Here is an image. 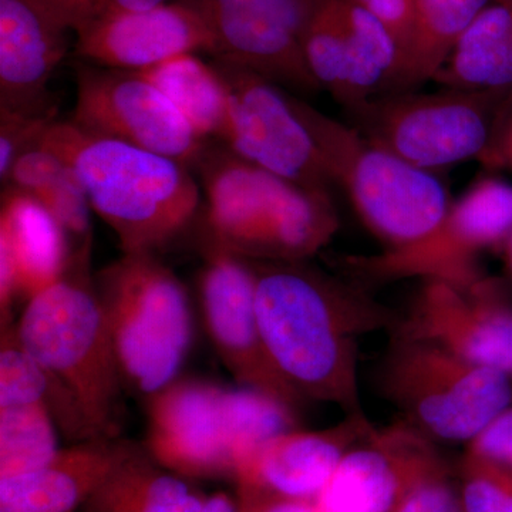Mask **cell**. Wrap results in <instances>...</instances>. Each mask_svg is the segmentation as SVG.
Wrapping results in <instances>:
<instances>
[{"mask_svg":"<svg viewBox=\"0 0 512 512\" xmlns=\"http://www.w3.org/2000/svg\"><path fill=\"white\" fill-rule=\"evenodd\" d=\"M256 313L269 359L303 399L362 412L357 382L359 340L396 325L370 296L302 261L251 264Z\"/></svg>","mask_w":512,"mask_h":512,"instance_id":"obj_1","label":"cell"},{"mask_svg":"<svg viewBox=\"0 0 512 512\" xmlns=\"http://www.w3.org/2000/svg\"><path fill=\"white\" fill-rule=\"evenodd\" d=\"M79 255L55 285L28 301L16 332L42 369L47 402L67 440L120 439L126 383L96 288Z\"/></svg>","mask_w":512,"mask_h":512,"instance_id":"obj_2","label":"cell"},{"mask_svg":"<svg viewBox=\"0 0 512 512\" xmlns=\"http://www.w3.org/2000/svg\"><path fill=\"white\" fill-rule=\"evenodd\" d=\"M37 146L52 151L79 178L92 211L123 254H156L190 225L200 188L187 165L73 123L50 124Z\"/></svg>","mask_w":512,"mask_h":512,"instance_id":"obj_3","label":"cell"},{"mask_svg":"<svg viewBox=\"0 0 512 512\" xmlns=\"http://www.w3.org/2000/svg\"><path fill=\"white\" fill-rule=\"evenodd\" d=\"M289 101L311 133L333 185L346 192L357 217L384 249L419 241L446 217L453 201L436 175L406 163L305 100L289 96Z\"/></svg>","mask_w":512,"mask_h":512,"instance_id":"obj_4","label":"cell"},{"mask_svg":"<svg viewBox=\"0 0 512 512\" xmlns=\"http://www.w3.org/2000/svg\"><path fill=\"white\" fill-rule=\"evenodd\" d=\"M215 244L259 261H305L339 228L328 192L305 190L235 154L207 165Z\"/></svg>","mask_w":512,"mask_h":512,"instance_id":"obj_5","label":"cell"},{"mask_svg":"<svg viewBox=\"0 0 512 512\" xmlns=\"http://www.w3.org/2000/svg\"><path fill=\"white\" fill-rule=\"evenodd\" d=\"M130 392L151 396L180 375L192 343V312L180 279L156 254H123L96 282Z\"/></svg>","mask_w":512,"mask_h":512,"instance_id":"obj_6","label":"cell"},{"mask_svg":"<svg viewBox=\"0 0 512 512\" xmlns=\"http://www.w3.org/2000/svg\"><path fill=\"white\" fill-rule=\"evenodd\" d=\"M512 103L511 89L441 87L382 93L346 107V123L406 163L433 173L483 163Z\"/></svg>","mask_w":512,"mask_h":512,"instance_id":"obj_7","label":"cell"},{"mask_svg":"<svg viewBox=\"0 0 512 512\" xmlns=\"http://www.w3.org/2000/svg\"><path fill=\"white\" fill-rule=\"evenodd\" d=\"M148 399L146 450L187 480L232 478L268 434L264 400L248 387L175 379Z\"/></svg>","mask_w":512,"mask_h":512,"instance_id":"obj_8","label":"cell"},{"mask_svg":"<svg viewBox=\"0 0 512 512\" xmlns=\"http://www.w3.org/2000/svg\"><path fill=\"white\" fill-rule=\"evenodd\" d=\"M382 387L403 421L427 439L466 446L512 406V377L399 336L384 362Z\"/></svg>","mask_w":512,"mask_h":512,"instance_id":"obj_9","label":"cell"},{"mask_svg":"<svg viewBox=\"0 0 512 512\" xmlns=\"http://www.w3.org/2000/svg\"><path fill=\"white\" fill-rule=\"evenodd\" d=\"M512 232V185L484 177L457 201L426 237L375 255H350L342 265L367 282L420 278L471 284L480 279L478 256L503 247Z\"/></svg>","mask_w":512,"mask_h":512,"instance_id":"obj_10","label":"cell"},{"mask_svg":"<svg viewBox=\"0 0 512 512\" xmlns=\"http://www.w3.org/2000/svg\"><path fill=\"white\" fill-rule=\"evenodd\" d=\"M217 69L228 87L225 141L234 153L305 190L330 194L332 178L288 94L244 67L221 62Z\"/></svg>","mask_w":512,"mask_h":512,"instance_id":"obj_11","label":"cell"},{"mask_svg":"<svg viewBox=\"0 0 512 512\" xmlns=\"http://www.w3.org/2000/svg\"><path fill=\"white\" fill-rule=\"evenodd\" d=\"M73 123L188 165L202 157L201 138L153 83L138 72L92 69L77 73Z\"/></svg>","mask_w":512,"mask_h":512,"instance_id":"obj_12","label":"cell"},{"mask_svg":"<svg viewBox=\"0 0 512 512\" xmlns=\"http://www.w3.org/2000/svg\"><path fill=\"white\" fill-rule=\"evenodd\" d=\"M396 336L420 340L512 377V305L497 282L423 281Z\"/></svg>","mask_w":512,"mask_h":512,"instance_id":"obj_13","label":"cell"},{"mask_svg":"<svg viewBox=\"0 0 512 512\" xmlns=\"http://www.w3.org/2000/svg\"><path fill=\"white\" fill-rule=\"evenodd\" d=\"M205 329L238 386L274 396L298 409L303 397L269 359L256 313L255 274L244 256L214 244L200 279Z\"/></svg>","mask_w":512,"mask_h":512,"instance_id":"obj_14","label":"cell"},{"mask_svg":"<svg viewBox=\"0 0 512 512\" xmlns=\"http://www.w3.org/2000/svg\"><path fill=\"white\" fill-rule=\"evenodd\" d=\"M221 62L305 94L322 90L302 49L306 0H197Z\"/></svg>","mask_w":512,"mask_h":512,"instance_id":"obj_15","label":"cell"},{"mask_svg":"<svg viewBox=\"0 0 512 512\" xmlns=\"http://www.w3.org/2000/svg\"><path fill=\"white\" fill-rule=\"evenodd\" d=\"M431 441L403 420L373 427L340 460L315 500L318 512H392L416 481L443 466Z\"/></svg>","mask_w":512,"mask_h":512,"instance_id":"obj_16","label":"cell"},{"mask_svg":"<svg viewBox=\"0 0 512 512\" xmlns=\"http://www.w3.org/2000/svg\"><path fill=\"white\" fill-rule=\"evenodd\" d=\"M210 52L215 39L198 3L167 2L116 13L76 33V53L104 69L144 72L185 53Z\"/></svg>","mask_w":512,"mask_h":512,"instance_id":"obj_17","label":"cell"},{"mask_svg":"<svg viewBox=\"0 0 512 512\" xmlns=\"http://www.w3.org/2000/svg\"><path fill=\"white\" fill-rule=\"evenodd\" d=\"M372 429L360 412L326 430L285 431L241 460L234 481L238 490L316 500L342 457Z\"/></svg>","mask_w":512,"mask_h":512,"instance_id":"obj_18","label":"cell"},{"mask_svg":"<svg viewBox=\"0 0 512 512\" xmlns=\"http://www.w3.org/2000/svg\"><path fill=\"white\" fill-rule=\"evenodd\" d=\"M70 241L56 218L32 195L10 188L0 211V316L59 282L73 262Z\"/></svg>","mask_w":512,"mask_h":512,"instance_id":"obj_19","label":"cell"},{"mask_svg":"<svg viewBox=\"0 0 512 512\" xmlns=\"http://www.w3.org/2000/svg\"><path fill=\"white\" fill-rule=\"evenodd\" d=\"M66 36L29 0H0V113L55 110L47 89L66 56Z\"/></svg>","mask_w":512,"mask_h":512,"instance_id":"obj_20","label":"cell"},{"mask_svg":"<svg viewBox=\"0 0 512 512\" xmlns=\"http://www.w3.org/2000/svg\"><path fill=\"white\" fill-rule=\"evenodd\" d=\"M130 446L120 439L80 441L35 471L0 478V512L79 511Z\"/></svg>","mask_w":512,"mask_h":512,"instance_id":"obj_21","label":"cell"},{"mask_svg":"<svg viewBox=\"0 0 512 512\" xmlns=\"http://www.w3.org/2000/svg\"><path fill=\"white\" fill-rule=\"evenodd\" d=\"M207 497L131 443L77 512H198Z\"/></svg>","mask_w":512,"mask_h":512,"instance_id":"obj_22","label":"cell"},{"mask_svg":"<svg viewBox=\"0 0 512 512\" xmlns=\"http://www.w3.org/2000/svg\"><path fill=\"white\" fill-rule=\"evenodd\" d=\"M433 82L458 89H511L512 6L491 2L458 39Z\"/></svg>","mask_w":512,"mask_h":512,"instance_id":"obj_23","label":"cell"},{"mask_svg":"<svg viewBox=\"0 0 512 512\" xmlns=\"http://www.w3.org/2000/svg\"><path fill=\"white\" fill-rule=\"evenodd\" d=\"M493 0H414L412 43L387 93L412 92L433 82L458 39Z\"/></svg>","mask_w":512,"mask_h":512,"instance_id":"obj_24","label":"cell"},{"mask_svg":"<svg viewBox=\"0 0 512 512\" xmlns=\"http://www.w3.org/2000/svg\"><path fill=\"white\" fill-rule=\"evenodd\" d=\"M138 73L174 104L201 140H225L229 94L218 69L202 62L195 53H185Z\"/></svg>","mask_w":512,"mask_h":512,"instance_id":"obj_25","label":"cell"},{"mask_svg":"<svg viewBox=\"0 0 512 512\" xmlns=\"http://www.w3.org/2000/svg\"><path fill=\"white\" fill-rule=\"evenodd\" d=\"M6 183L36 198L56 218L69 241L76 239L83 251H90L92 207L79 178L62 158L43 147L29 148L13 164Z\"/></svg>","mask_w":512,"mask_h":512,"instance_id":"obj_26","label":"cell"},{"mask_svg":"<svg viewBox=\"0 0 512 512\" xmlns=\"http://www.w3.org/2000/svg\"><path fill=\"white\" fill-rule=\"evenodd\" d=\"M302 49L316 82L345 109L353 100L355 59L339 0H306Z\"/></svg>","mask_w":512,"mask_h":512,"instance_id":"obj_27","label":"cell"},{"mask_svg":"<svg viewBox=\"0 0 512 512\" xmlns=\"http://www.w3.org/2000/svg\"><path fill=\"white\" fill-rule=\"evenodd\" d=\"M57 430L47 397L0 400V478L49 463L60 450Z\"/></svg>","mask_w":512,"mask_h":512,"instance_id":"obj_28","label":"cell"},{"mask_svg":"<svg viewBox=\"0 0 512 512\" xmlns=\"http://www.w3.org/2000/svg\"><path fill=\"white\" fill-rule=\"evenodd\" d=\"M460 481L464 512H512V477L497 464L466 450Z\"/></svg>","mask_w":512,"mask_h":512,"instance_id":"obj_29","label":"cell"},{"mask_svg":"<svg viewBox=\"0 0 512 512\" xmlns=\"http://www.w3.org/2000/svg\"><path fill=\"white\" fill-rule=\"evenodd\" d=\"M53 26L63 32H80L97 20L163 5L168 0H29Z\"/></svg>","mask_w":512,"mask_h":512,"instance_id":"obj_30","label":"cell"},{"mask_svg":"<svg viewBox=\"0 0 512 512\" xmlns=\"http://www.w3.org/2000/svg\"><path fill=\"white\" fill-rule=\"evenodd\" d=\"M55 110L43 113H0V178L6 183L13 164L29 148L36 147L50 124Z\"/></svg>","mask_w":512,"mask_h":512,"instance_id":"obj_31","label":"cell"},{"mask_svg":"<svg viewBox=\"0 0 512 512\" xmlns=\"http://www.w3.org/2000/svg\"><path fill=\"white\" fill-rule=\"evenodd\" d=\"M392 512H464L446 464L416 481Z\"/></svg>","mask_w":512,"mask_h":512,"instance_id":"obj_32","label":"cell"},{"mask_svg":"<svg viewBox=\"0 0 512 512\" xmlns=\"http://www.w3.org/2000/svg\"><path fill=\"white\" fill-rule=\"evenodd\" d=\"M466 450L497 464L512 477V406L498 414Z\"/></svg>","mask_w":512,"mask_h":512,"instance_id":"obj_33","label":"cell"},{"mask_svg":"<svg viewBox=\"0 0 512 512\" xmlns=\"http://www.w3.org/2000/svg\"><path fill=\"white\" fill-rule=\"evenodd\" d=\"M355 2L369 10L375 18L379 19L389 29L397 42V46H399L400 53H402L403 64L404 57L409 52L410 43H412L414 0H355ZM400 69H402V66H400Z\"/></svg>","mask_w":512,"mask_h":512,"instance_id":"obj_34","label":"cell"},{"mask_svg":"<svg viewBox=\"0 0 512 512\" xmlns=\"http://www.w3.org/2000/svg\"><path fill=\"white\" fill-rule=\"evenodd\" d=\"M238 512H318L315 500L238 490Z\"/></svg>","mask_w":512,"mask_h":512,"instance_id":"obj_35","label":"cell"},{"mask_svg":"<svg viewBox=\"0 0 512 512\" xmlns=\"http://www.w3.org/2000/svg\"><path fill=\"white\" fill-rule=\"evenodd\" d=\"M481 164L488 170H508L512 173V103L501 123L493 147Z\"/></svg>","mask_w":512,"mask_h":512,"instance_id":"obj_36","label":"cell"},{"mask_svg":"<svg viewBox=\"0 0 512 512\" xmlns=\"http://www.w3.org/2000/svg\"><path fill=\"white\" fill-rule=\"evenodd\" d=\"M198 512H238L237 497H232L227 493H215L208 495L204 505Z\"/></svg>","mask_w":512,"mask_h":512,"instance_id":"obj_37","label":"cell"},{"mask_svg":"<svg viewBox=\"0 0 512 512\" xmlns=\"http://www.w3.org/2000/svg\"><path fill=\"white\" fill-rule=\"evenodd\" d=\"M500 254L503 256L505 269H507V274L510 275L512 281V232L510 237L505 239L503 247L500 248Z\"/></svg>","mask_w":512,"mask_h":512,"instance_id":"obj_38","label":"cell"},{"mask_svg":"<svg viewBox=\"0 0 512 512\" xmlns=\"http://www.w3.org/2000/svg\"><path fill=\"white\" fill-rule=\"evenodd\" d=\"M493 2L503 3V5H510V6H512V0H493Z\"/></svg>","mask_w":512,"mask_h":512,"instance_id":"obj_39","label":"cell"}]
</instances>
